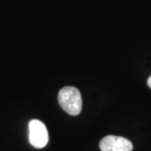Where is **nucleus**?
<instances>
[{
	"label": "nucleus",
	"instance_id": "20e7f679",
	"mask_svg": "<svg viewBox=\"0 0 151 151\" xmlns=\"http://www.w3.org/2000/svg\"><path fill=\"white\" fill-rule=\"evenodd\" d=\"M147 84H148V86L151 88V76L148 78V80H147Z\"/></svg>",
	"mask_w": 151,
	"mask_h": 151
},
{
	"label": "nucleus",
	"instance_id": "f03ea898",
	"mask_svg": "<svg viewBox=\"0 0 151 151\" xmlns=\"http://www.w3.org/2000/svg\"><path fill=\"white\" fill-rule=\"evenodd\" d=\"M29 143L35 148H43L49 140L46 127L41 121L32 120L29 124Z\"/></svg>",
	"mask_w": 151,
	"mask_h": 151
},
{
	"label": "nucleus",
	"instance_id": "f257e3e1",
	"mask_svg": "<svg viewBox=\"0 0 151 151\" xmlns=\"http://www.w3.org/2000/svg\"><path fill=\"white\" fill-rule=\"evenodd\" d=\"M58 101L62 109L72 116H77L81 113L83 100L80 90L77 87H63L58 93Z\"/></svg>",
	"mask_w": 151,
	"mask_h": 151
},
{
	"label": "nucleus",
	"instance_id": "7ed1b4c3",
	"mask_svg": "<svg viewBox=\"0 0 151 151\" xmlns=\"http://www.w3.org/2000/svg\"><path fill=\"white\" fill-rule=\"evenodd\" d=\"M101 151H132L134 145L131 140L118 135H107L99 143Z\"/></svg>",
	"mask_w": 151,
	"mask_h": 151
}]
</instances>
